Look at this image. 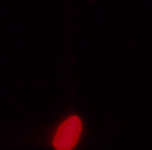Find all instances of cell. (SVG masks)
Returning <instances> with one entry per match:
<instances>
[{"instance_id": "6da1fadb", "label": "cell", "mask_w": 152, "mask_h": 150, "mask_svg": "<svg viewBox=\"0 0 152 150\" xmlns=\"http://www.w3.org/2000/svg\"><path fill=\"white\" fill-rule=\"evenodd\" d=\"M82 129V122L77 116H71L63 122L56 131L53 145L57 150H71L75 147Z\"/></svg>"}]
</instances>
